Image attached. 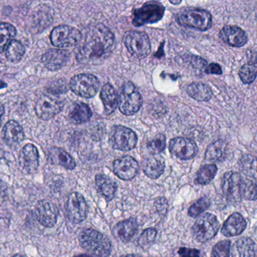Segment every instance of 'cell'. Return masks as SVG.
<instances>
[{
  "label": "cell",
  "mask_w": 257,
  "mask_h": 257,
  "mask_svg": "<svg viewBox=\"0 0 257 257\" xmlns=\"http://www.w3.org/2000/svg\"><path fill=\"white\" fill-rule=\"evenodd\" d=\"M78 45L77 58L80 62L98 63L111 54L114 48V36L104 24H90L81 33Z\"/></svg>",
  "instance_id": "1"
},
{
  "label": "cell",
  "mask_w": 257,
  "mask_h": 257,
  "mask_svg": "<svg viewBox=\"0 0 257 257\" xmlns=\"http://www.w3.org/2000/svg\"><path fill=\"white\" fill-rule=\"evenodd\" d=\"M81 247L97 257H108L111 254V243L108 237L93 229H85L80 233Z\"/></svg>",
  "instance_id": "2"
},
{
  "label": "cell",
  "mask_w": 257,
  "mask_h": 257,
  "mask_svg": "<svg viewBox=\"0 0 257 257\" xmlns=\"http://www.w3.org/2000/svg\"><path fill=\"white\" fill-rule=\"evenodd\" d=\"M177 21L183 27L206 31L212 27V15L205 9H188L178 15Z\"/></svg>",
  "instance_id": "3"
},
{
  "label": "cell",
  "mask_w": 257,
  "mask_h": 257,
  "mask_svg": "<svg viewBox=\"0 0 257 257\" xmlns=\"http://www.w3.org/2000/svg\"><path fill=\"white\" fill-rule=\"evenodd\" d=\"M165 7L159 2L151 1L145 3L133 12V24L135 27H141L145 24H154L163 18Z\"/></svg>",
  "instance_id": "4"
},
{
  "label": "cell",
  "mask_w": 257,
  "mask_h": 257,
  "mask_svg": "<svg viewBox=\"0 0 257 257\" xmlns=\"http://www.w3.org/2000/svg\"><path fill=\"white\" fill-rule=\"evenodd\" d=\"M123 42L128 52L136 58H145L151 53V41L145 32L136 30L126 32L123 37Z\"/></svg>",
  "instance_id": "5"
},
{
  "label": "cell",
  "mask_w": 257,
  "mask_h": 257,
  "mask_svg": "<svg viewBox=\"0 0 257 257\" xmlns=\"http://www.w3.org/2000/svg\"><path fill=\"white\" fill-rule=\"evenodd\" d=\"M220 229V223L212 214L206 213L198 217L193 226V235L195 239L205 243L212 239Z\"/></svg>",
  "instance_id": "6"
},
{
  "label": "cell",
  "mask_w": 257,
  "mask_h": 257,
  "mask_svg": "<svg viewBox=\"0 0 257 257\" xmlns=\"http://www.w3.org/2000/svg\"><path fill=\"white\" fill-rule=\"evenodd\" d=\"M142 97L131 81L124 83L119 97V109L123 114L133 116L142 106Z\"/></svg>",
  "instance_id": "7"
},
{
  "label": "cell",
  "mask_w": 257,
  "mask_h": 257,
  "mask_svg": "<svg viewBox=\"0 0 257 257\" xmlns=\"http://www.w3.org/2000/svg\"><path fill=\"white\" fill-rule=\"evenodd\" d=\"M99 84V79L94 75L82 73L74 75L71 78L69 88L78 96L90 98L97 94Z\"/></svg>",
  "instance_id": "8"
},
{
  "label": "cell",
  "mask_w": 257,
  "mask_h": 257,
  "mask_svg": "<svg viewBox=\"0 0 257 257\" xmlns=\"http://www.w3.org/2000/svg\"><path fill=\"white\" fill-rule=\"evenodd\" d=\"M63 100L57 95L44 94L39 97L35 106V112L39 119L48 121L60 113L63 110Z\"/></svg>",
  "instance_id": "9"
},
{
  "label": "cell",
  "mask_w": 257,
  "mask_h": 257,
  "mask_svg": "<svg viewBox=\"0 0 257 257\" xmlns=\"http://www.w3.org/2000/svg\"><path fill=\"white\" fill-rule=\"evenodd\" d=\"M50 39L52 45L57 48H71L79 44L81 33L75 27L59 25L53 29Z\"/></svg>",
  "instance_id": "10"
},
{
  "label": "cell",
  "mask_w": 257,
  "mask_h": 257,
  "mask_svg": "<svg viewBox=\"0 0 257 257\" xmlns=\"http://www.w3.org/2000/svg\"><path fill=\"white\" fill-rule=\"evenodd\" d=\"M138 137L136 133L126 127L115 125L109 134V143L114 149L130 151L137 144Z\"/></svg>",
  "instance_id": "11"
},
{
  "label": "cell",
  "mask_w": 257,
  "mask_h": 257,
  "mask_svg": "<svg viewBox=\"0 0 257 257\" xmlns=\"http://www.w3.org/2000/svg\"><path fill=\"white\" fill-rule=\"evenodd\" d=\"M68 218L72 223L78 224L84 221L87 216V205L84 196L78 193H72L66 205Z\"/></svg>",
  "instance_id": "12"
},
{
  "label": "cell",
  "mask_w": 257,
  "mask_h": 257,
  "mask_svg": "<svg viewBox=\"0 0 257 257\" xmlns=\"http://www.w3.org/2000/svg\"><path fill=\"white\" fill-rule=\"evenodd\" d=\"M169 151L182 160H190L196 156L199 149L193 140L185 137H175L169 142Z\"/></svg>",
  "instance_id": "13"
},
{
  "label": "cell",
  "mask_w": 257,
  "mask_h": 257,
  "mask_svg": "<svg viewBox=\"0 0 257 257\" xmlns=\"http://www.w3.org/2000/svg\"><path fill=\"white\" fill-rule=\"evenodd\" d=\"M242 176L238 172H226L222 180V190L229 202H238L241 200L240 196Z\"/></svg>",
  "instance_id": "14"
},
{
  "label": "cell",
  "mask_w": 257,
  "mask_h": 257,
  "mask_svg": "<svg viewBox=\"0 0 257 257\" xmlns=\"http://www.w3.org/2000/svg\"><path fill=\"white\" fill-rule=\"evenodd\" d=\"M35 211L36 218L42 226L48 228L55 226L58 218L59 210L54 202L48 200L39 201Z\"/></svg>",
  "instance_id": "15"
},
{
  "label": "cell",
  "mask_w": 257,
  "mask_h": 257,
  "mask_svg": "<svg viewBox=\"0 0 257 257\" xmlns=\"http://www.w3.org/2000/svg\"><path fill=\"white\" fill-rule=\"evenodd\" d=\"M113 170L114 175L120 180L130 181L139 173V163L133 157L126 155L114 161Z\"/></svg>",
  "instance_id": "16"
},
{
  "label": "cell",
  "mask_w": 257,
  "mask_h": 257,
  "mask_svg": "<svg viewBox=\"0 0 257 257\" xmlns=\"http://www.w3.org/2000/svg\"><path fill=\"white\" fill-rule=\"evenodd\" d=\"M70 57L67 50L51 48L42 55V62L48 70L57 71L67 63Z\"/></svg>",
  "instance_id": "17"
},
{
  "label": "cell",
  "mask_w": 257,
  "mask_h": 257,
  "mask_svg": "<svg viewBox=\"0 0 257 257\" xmlns=\"http://www.w3.org/2000/svg\"><path fill=\"white\" fill-rule=\"evenodd\" d=\"M19 163L24 172L33 174L39 165V154L37 147L33 143H27L21 149Z\"/></svg>",
  "instance_id": "18"
},
{
  "label": "cell",
  "mask_w": 257,
  "mask_h": 257,
  "mask_svg": "<svg viewBox=\"0 0 257 257\" xmlns=\"http://www.w3.org/2000/svg\"><path fill=\"white\" fill-rule=\"evenodd\" d=\"M220 37L224 43L235 48L244 46L248 41L245 31L235 25L224 26L220 31Z\"/></svg>",
  "instance_id": "19"
},
{
  "label": "cell",
  "mask_w": 257,
  "mask_h": 257,
  "mask_svg": "<svg viewBox=\"0 0 257 257\" xmlns=\"http://www.w3.org/2000/svg\"><path fill=\"white\" fill-rule=\"evenodd\" d=\"M247 227V222L239 213L231 214L222 226L221 233L226 237L241 235Z\"/></svg>",
  "instance_id": "20"
},
{
  "label": "cell",
  "mask_w": 257,
  "mask_h": 257,
  "mask_svg": "<svg viewBox=\"0 0 257 257\" xmlns=\"http://www.w3.org/2000/svg\"><path fill=\"white\" fill-rule=\"evenodd\" d=\"M165 160L159 155H152L144 160L142 169L146 176L151 179L160 178L165 170Z\"/></svg>",
  "instance_id": "21"
},
{
  "label": "cell",
  "mask_w": 257,
  "mask_h": 257,
  "mask_svg": "<svg viewBox=\"0 0 257 257\" xmlns=\"http://www.w3.org/2000/svg\"><path fill=\"white\" fill-rule=\"evenodd\" d=\"M25 134L22 126L16 121H9L3 128V140L9 146L19 144L24 140Z\"/></svg>",
  "instance_id": "22"
},
{
  "label": "cell",
  "mask_w": 257,
  "mask_h": 257,
  "mask_svg": "<svg viewBox=\"0 0 257 257\" xmlns=\"http://www.w3.org/2000/svg\"><path fill=\"white\" fill-rule=\"evenodd\" d=\"M48 160L51 164L62 166L67 170H73L76 167L74 158L62 148H51L48 152Z\"/></svg>",
  "instance_id": "23"
},
{
  "label": "cell",
  "mask_w": 257,
  "mask_h": 257,
  "mask_svg": "<svg viewBox=\"0 0 257 257\" xmlns=\"http://www.w3.org/2000/svg\"><path fill=\"white\" fill-rule=\"evenodd\" d=\"M100 98L103 103L105 114H112L119 105L118 97L114 87L110 84H105L101 90Z\"/></svg>",
  "instance_id": "24"
},
{
  "label": "cell",
  "mask_w": 257,
  "mask_h": 257,
  "mask_svg": "<svg viewBox=\"0 0 257 257\" xmlns=\"http://www.w3.org/2000/svg\"><path fill=\"white\" fill-rule=\"evenodd\" d=\"M139 229V223L134 218L128 219L117 223L115 226V232L120 241L127 243L131 241Z\"/></svg>",
  "instance_id": "25"
},
{
  "label": "cell",
  "mask_w": 257,
  "mask_h": 257,
  "mask_svg": "<svg viewBox=\"0 0 257 257\" xmlns=\"http://www.w3.org/2000/svg\"><path fill=\"white\" fill-rule=\"evenodd\" d=\"M96 185L99 193L106 199L107 202L112 200L117 192V184L106 175H98L96 176Z\"/></svg>",
  "instance_id": "26"
},
{
  "label": "cell",
  "mask_w": 257,
  "mask_h": 257,
  "mask_svg": "<svg viewBox=\"0 0 257 257\" xmlns=\"http://www.w3.org/2000/svg\"><path fill=\"white\" fill-rule=\"evenodd\" d=\"M256 245L250 238H241L234 243L232 247V257H254Z\"/></svg>",
  "instance_id": "27"
},
{
  "label": "cell",
  "mask_w": 257,
  "mask_h": 257,
  "mask_svg": "<svg viewBox=\"0 0 257 257\" xmlns=\"http://www.w3.org/2000/svg\"><path fill=\"white\" fill-rule=\"evenodd\" d=\"M189 96L197 101H208L212 98L213 92L211 87L202 82H193L187 87Z\"/></svg>",
  "instance_id": "28"
},
{
  "label": "cell",
  "mask_w": 257,
  "mask_h": 257,
  "mask_svg": "<svg viewBox=\"0 0 257 257\" xmlns=\"http://www.w3.org/2000/svg\"><path fill=\"white\" fill-rule=\"evenodd\" d=\"M93 116L91 110L87 104L81 103L76 104L69 113V119L75 125L86 123L90 120Z\"/></svg>",
  "instance_id": "29"
},
{
  "label": "cell",
  "mask_w": 257,
  "mask_h": 257,
  "mask_svg": "<svg viewBox=\"0 0 257 257\" xmlns=\"http://www.w3.org/2000/svg\"><path fill=\"white\" fill-rule=\"evenodd\" d=\"M226 143L224 140H218L213 142L207 148L205 154V161L215 162L221 159L226 150Z\"/></svg>",
  "instance_id": "30"
},
{
  "label": "cell",
  "mask_w": 257,
  "mask_h": 257,
  "mask_svg": "<svg viewBox=\"0 0 257 257\" xmlns=\"http://www.w3.org/2000/svg\"><path fill=\"white\" fill-rule=\"evenodd\" d=\"M26 49L21 41L13 39L11 41L6 49V57L12 63L21 61L25 54Z\"/></svg>",
  "instance_id": "31"
},
{
  "label": "cell",
  "mask_w": 257,
  "mask_h": 257,
  "mask_svg": "<svg viewBox=\"0 0 257 257\" xmlns=\"http://www.w3.org/2000/svg\"><path fill=\"white\" fill-rule=\"evenodd\" d=\"M239 167L244 175L257 181V158L254 155L245 154L239 160Z\"/></svg>",
  "instance_id": "32"
},
{
  "label": "cell",
  "mask_w": 257,
  "mask_h": 257,
  "mask_svg": "<svg viewBox=\"0 0 257 257\" xmlns=\"http://www.w3.org/2000/svg\"><path fill=\"white\" fill-rule=\"evenodd\" d=\"M17 35V30L9 23H0V54L6 51L11 41Z\"/></svg>",
  "instance_id": "33"
},
{
  "label": "cell",
  "mask_w": 257,
  "mask_h": 257,
  "mask_svg": "<svg viewBox=\"0 0 257 257\" xmlns=\"http://www.w3.org/2000/svg\"><path fill=\"white\" fill-rule=\"evenodd\" d=\"M217 167L215 164H209L202 166L196 175L195 184L198 185H207L214 180L217 175Z\"/></svg>",
  "instance_id": "34"
},
{
  "label": "cell",
  "mask_w": 257,
  "mask_h": 257,
  "mask_svg": "<svg viewBox=\"0 0 257 257\" xmlns=\"http://www.w3.org/2000/svg\"><path fill=\"white\" fill-rule=\"evenodd\" d=\"M240 78L244 84H251L257 76V60H250L248 63L243 65L238 72Z\"/></svg>",
  "instance_id": "35"
},
{
  "label": "cell",
  "mask_w": 257,
  "mask_h": 257,
  "mask_svg": "<svg viewBox=\"0 0 257 257\" xmlns=\"http://www.w3.org/2000/svg\"><path fill=\"white\" fill-rule=\"evenodd\" d=\"M240 196L241 199L244 200H257L256 180L243 178L240 189Z\"/></svg>",
  "instance_id": "36"
},
{
  "label": "cell",
  "mask_w": 257,
  "mask_h": 257,
  "mask_svg": "<svg viewBox=\"0 0 257 257\" xmlns=\"http://www.w3.org/2000/svg\"><path fill=\"white\" fill-rule=\"evenodd\" d=\"M147 148L152 155H159L166 148V136L163 134L156 135L147 143Z\"/></svg>",
  "instance_id": "37"
},
{
  "label": "cell",
  "mask_w": 257,
  "mask_h": 257,
  "mask_svg": "<svg viewBox=\"0 0 257 257\" xmlns=\"http://www.w3.org/2000/svg\"><path fill=\"white\" fill-rule=\"evenodd\" d=\"M210 205H211V202L208 198H201L189 208L188 215L193 218L199 217L200 214H202L204 211H206L209 208Z\"/></svg>",
  "instance_id": "38"
},
{
  "label": "cell",
  "mask_w": 257,
  "mask_h": 257,
  "mask_svg": "<svg viewBox=\"0 0 257 257\" xmlns=\"http://www.w3.org/2000/svg\"><path fill=\"white\" fill-rule=\"evenodd\" d=\"M230 248V241L224 240V241H220L213 247L211 257H229Z\"/></svg>",
  "instance_id": "39"
},
{
  "label": "cell",
  "mask_w": 257,
  "mask_h": 257,
  "mask_svg": "<svg viewBox=\"0 0 257 257\" xmlns=\"http://www.w3.org/2000/svg\"><path fill=\"white\" fill-rule=\"evenodd\" d=\"M157 234V230L154 228H148V229H145L138 240L139 245L143 248H146L148 246L151 245L155 241Z\"/></svg>",
  "instance_id": "40"
},
{
  "label": "cell",
  "mask_w": 257,
  "mask_h": 257,
  "mask_svg": "<svg viewBox=\"0 0 257 257\" xmlns=\"http://www.w3.org/2000/svg\"><path fill=\"white\" fill-rule=\"evenodd\" d=\"M68 85L63 79L56 80L48 85V92L53 95H62L67 92Z\"/></svg>",
  "instance_id": "41"
},
{
  "label": "cell",
  "mask_w": 257,
  "mask_h": 257,
  "mask_svg": "<svg viewBox=\"0 0 257 257\" xmlns=\"http://www.w3.org/2000/svg\"><path fill=\"white\" fill-rule=\"evenodd\" d=\"M178 254L181 257H199L200 251L197 249L187 248V247H181L178 250Z\"/></svg>",
  "instance_id": "42"
},
{
  "label": "cell",
  "mask_w": 257,
  "mask_h": 257,
  "mask_svg": "<svg viewBox=\"0 0 257 257\" xmlns=\"http://www.w3.org/2000/svg\"><path fill=\"white\" fill-rule=\"evenodd\" d=\"M190 63L194 67L200 68V69H205L207 67V61L205 59L202 58L199 56H191L190 57Z\"/></svg>",
  "instance_id": "43"
},
{
  "label": "cell",
  "mask_w": 257,
  "mask_h": 257,
  "mask_svg": "<svg viewBox=\"0 0 257 257\" xmlns=\"http://www.w3.org/2000/svg\"><path fill=\"white\" fill-rule=\"evenodd\" d=\"M155 207L157 211L160 214H165L168 209V202L165 198L160 197L157 199L155 202Z\"/></svg>",
  "instance_id": "44"
},
{
  "label": "cell",
  "mask_w": 257,
  "mask_h": 257,
  "mask_svg": "<svg viewBox=\"0 0 257 257\" xmlns=\"http://www.w3.org/2000/svg\"><path fill=\"white\" fill-rule=\"evenodd\" d=\"M205 72L208 74H215V75H221L223 73L221 66L218 63H211L208 65L205 69Z\"/></svg>",
  "instance_id": "45"
},
{
  "label": "cell",
  "mask_w": 257,
  "mask_h": 257,
  "mask_svg": "<svg viewBox=\"0 0 257 257\" xmlns=\"http://www.w3.org/2000/svg\"><path fill=\"white\" fill-rule=\"evenodd\" d=\"M8 188L6 184L0 179V199H3L7 196Z\"/></svg>",
  "instance_id": "46"
},
{
  "label": "cell",
  "mask_w": 257,
  "mask_h": 257,
  "mask_svg": "<svg viewBox=\"0 0 257 257\" xmlns=\"http://www.w3.org/2000/svg\"><path fill=\"white\" fill-rule=\"evenodd\" d=\"M5 113L4 106L0 103V128L2 125V117H3V114Z\"/></svg>",
  "instance_id": "47"
},
{
  "label": "cell",
  "mask_w": 257,
  "mask_h": 257,
  "mask_svg": "<svg viewBox=\"0 0 257 257\" xmlns=\"http://www.w3.org/2000/svg\"><path fill=\"white\" fill-rule=\"evenodd\" d=\"M6 87H7V84L4 81H0V89H5Z\"/></svg>",
  "instance_id": "48"
},
{
  "label": "cell",
  "mask_w": 257,
  "mask_h": 257,
  "mask_svg": "<svg viewBox=\"0 0 257 257\" xmlns=\"http://www.w3.org/2000/svg\"><path fill=\"white\" fill-rule=\"evenodd\" d=\"M120 257H142L139 256V255L137 254H126L123 255V256H121Z\"/></svg>",
  "instance_id": "49"
},
{
  "label": "cell",
  "mask_w": 257,
  "mask_h": 257,
  "mask_svg": "<svg viewBox=\"0 0 257 257\" xmlns=\"http://www.w3.org/2000/svg\"><path fill=\"white\" fill-rule=\"evenodd\" d=\"M12 257H25V256H22V255L16 254V255H15V256H13Z\"/></svg>",
  "instance_id": "50"
}]
</instances>
